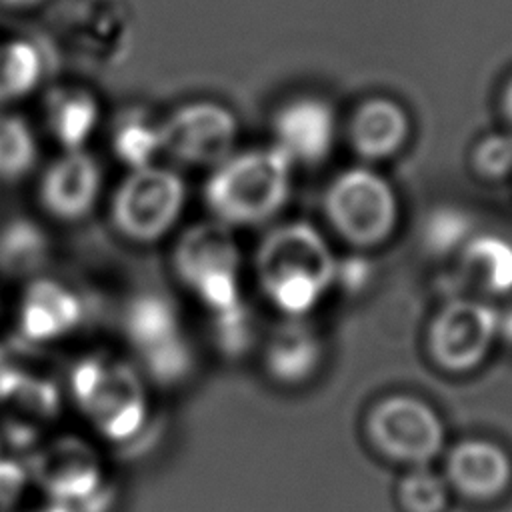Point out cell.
<instances>
[{"mask_svg": "<svg viewBox=\"0 0 512 512\" xmlns=\"http://www.w3.org/2000/svg\"><path fill=\"white\" fill-rule=\"evenodd\" d=\"M66 392L90 430L106 442H130L148 422V382L126 356L102 350L80 356L68 370Z\"/></svg>", "mask_w": 512, "mask_h": 512, "instance_id": "cell-1", "label": "cell"}, {"mask_svg": "<svg viewBox=\"0 0 512 512\" xmlns=\"http://www.w3.org/2000/svg\"><path fill=\"white\" fill-rule=\"evenodd\" d=\"M338 264L324 236L308 222H288L264 236L256 252V276L268 300L302 318L336 280Z\"/></svg>", "mask_w": 512, "mask_h": 512, "instance_id": "cell-2", "label": "cell"}, {"mask_svg": "<svg viewBox=\"0 0 512 512\" xmlns=\"http://www.w3.org/2000/svg\"><path fill=\"white\" fill-rule=\"evenodd\" d=\"M290 172L292 162L274 144L232 152L208 176L206 206L230 228L266 222L288 200Z\"/></svg>", "mask_w": 512, "mask_h": 512, "instance_id": "cell-3", "label": "cell"}, {"mask_svg": "<svg viewBox=\"0 0 512 512\" xmlns=\"http://www.w3.org/2000/svg\"><path fill=\"white\" fill-rule=\"evenodd\" d=\"M172 270L216 318L240 310V250L230 226L212 218L186 228L172 248Z\"/></svg>", "mask_w": 512, "mask_h": 512, "instance_id": "cell-4", "label": "cell"}, {"mask_svg": "<svg viewBox=\"0 0 512 512\" xmlns=\"http://www.w3.org/2000/svg\"><path fill=\"white\" fill-rule=\"evenodd\" d=\"M186 182L170 166L128 170L110 196L114 232L132 244H154L168 236L186 206Z\"/></svg>", "mask_w": 512, "mask_h": 512, "instance_id": "cell-5", "label": "cell"}, {"mask_svg": "<svg viewBox=\"0 0 512 512\" xmlns=\"http://www.w3.org/2000/svg\"><path fill=\"white\" fill-rule=\"evenodd\" d=\"M124 344L140 374L154 382H176L190 366V348L176 306L158 292L132 296L120 316Z\"/></svg>", "mask_w": 512, "mask_h": 512, "instance_id": "cell-6", "label": "cell"}, {"mask_svg": "<svg viewBox=\"0 0 512 512\" xmlns=\"http://www.w3.org/2000/svg\"><path fill=\"white\" fill-rule=\"evenodd\" d=\"M324 212L332 228L350 244L372 248L390 238L398 222V198L376 170L352 166L326 188Z\"/></svg>", "mask_w": 512, "mask_h": 512, "instance_id": "cell-7", "label": "cell"}, {"mask_svg": "<svg viewBox=\"0 0 512 512\" xmlns=\"http://www.w3.org/2000/svg\"><path fill=\"white\" fill-rule=\"evenodd\" d=\"M26 464L32 486L46 500L66 504L76 512L92 504L106 484L102 454L80 434L44 436L26 454Z\"/></svg>", "mask_w": 512, "mask_h": 512, "instance_id": "cell-8", "label": "cell"}, {"mask_svg": "<svg viewBox=\"0 0 512 512\" xmlns=\"http://www.w3.org/2000/svg\"><path fill=\"white\" fill-rule=\"evenodd\" d=\"M238 122L214 100L186 102L162 118V156L188 166H218L236 146Z\"/></svg>", "mask_w": 512, "mask_h": 512, "instance_id": "cell-9", "label": "cell"}, {"mask_svg": "<svg viewBox=\"0 0 512 512\" xmlns=\"http://www.w3.org/2000/svg\"><path fill=\"white\" fill-rule=\"evenodd\" d=\"M370 442L388 458L426 466L444 444V426L438 414L412 396H390L378 402L366 420Z\"/></svg>", "mask_w": 512, "mask_h": 512, "instance_id": "cell-10", "label": "cell"}, {"mask_svg": "<svg viewBox=\"0 0 512 512\" xmlns=\"http://www.w3.org/2000/svg\"><path fill=\"white\" fill-rule=\"evenodd\" d=\"M498 336V310L476 298L446 302L428 328V352L448 372H468L490 352Z\"/></svg>", "mask_w": 512, "mask_h": 512, "instance_id": "cell-11", "label": "cell"}, {"mask_svg": "<svg viewBox=\"0 0 512 512\" xmlns=\"http://www.w3.org/2000/svg\"><path fill=\"white\" fill-rule=\"evenodd\" d=\"M60 408L62 394L48 376L30 368L0 366V434L6 438V450L30 452Z\"/></svg>", "mask_w": 512, "mask_h": 512, "instance_id": "cell-12", "label": "cell"}, {"mask_svg": "<svg viewBox=\"0 0 512 512\" xmlns=\"http://www.w3.org/2000/svg\"><path fill=\"white\" fill-rule=\"evenodd\" d=\"M104 188L102 166L94 154L62 150L40 172L36 202L40 210L62 224L84 220L98 204Z\"/></svg>", "mask_w": 512, "mask_h": 512, "instance_id": "cell-13", "label": "cell"}, {"mask_svg": "<svg viewBox=\"0 0 512 512\" xmlns=\"http://www.w3.org/2000/svg\"><path fill=\"white\" fill-rule=\"evenodd\" d=\"M82 296L60 278L34 276L18 294L14 324L28 344H52L70 338L84 322Z\"/></svg>", "mask_w": 512, "mask_h": 512, "instance_id": "cell-14", "label": "cell"}, {"mask_svg": "<svg viewBox=\"0 0 512 512\" xmlns=\"http://www.w3.org/2000/svg\"><path fill=\"white\" fill-rule=\"evenodd\" d=\"M274 146L296 164L324 162L336 140V112L316 96H298L284 102L272 120Z\"/></svg>", "mask_w": 512, "mask_h": 512, "instance_id": "cell-15", "label": "cell"}, {"mask_svg": "<svg viewBox=\"0 0 512 512\" xmlns=\"http://www.w3.org/2000/svg\"><path fill=\"white\" fill-rule=\"evenodd\" d=\"M446 478L466 498L492 500L510 486L512 462L498 444L484 438H468L450 450Z\"/></svg>", "mask_w": 512, "mask_h": 512, "instance_id": "cell-16", "label": "cell"}, {"mask_svg": "<svg viewBox=\"0 0 512 512\" xmlns=\"http://www.w3.org/2000/svg\"><path fill=\"white\" fill-rule=\"evenodd\" d=\"M102 106L98 96L82 84L48 88L42 100V124L60 150H82L98 130Z\"/></svg>", "mask_w": 512, "mask_h": 512, "instance_id": "cell-17", "label": "cell"}, {"mask_svg": "<svg viewBox=\"0 0 512 512\" xmlns=\"http://www.w3.org/2000/svg\"><path fill=\"white\" fill-rule=\"evenodd\" d=\"M410 136V116L388 96H370L358 104L350 118L348 138L364 160L394 156Z\"/></svg>", "mask_w": 512, "mask_h": 512, "instance_id": "cell-18", "label": "cell"}, {"mask_svg": "<svg viewBox=\"0 0 512 512\" xmlns=\"http://www.w3.org/2000/svg\"><path fill=\"white\" fill-rule=\"evenodd\" d=\"M108 146L128 170L156 164L162 156V118L146 106L118 110L108 126Z\"/></svg>", "mask_w": 512, "mask_h": 512, "instance_id": "cell-19", "label": "cell"}, {"mask_svg": "<svg viewBox=\"0 0 512 512\" xmlns=\"http://www.w3.org/2000/svg\"><path fill=\"white\" fill-rule=\"evenodd\" d=\"M46 76L42 48L28 38L0 40V110L30 96Z\"/></svg>", "mask_w": 512, "mask_h": 512, "instance_id": "cell-20", "label": "cell"}, {"mask_svg": "<svg viewBox=\"0 0 512 512\" xmlns=\"http://www.w3.org/2000/svg\"><path fill=\"white\" fill-rule=\"evenodd\" d=\"M462 272L490 294L512 292V242L494 234L470 238L462 252Z\"/></svg>", "mask_w": 512, "mask_h": 512, "instance_id": "cell-21", "label": "cell"}, {"mask_svg": "<svg viewBox=\"0 0 512 512\" xmlns=\"http://www.w3.org/2000/svg\"><path fill=\"white\" fill-rule=\"evenodd\" d=\"M318 358V340L300 324H288L278 330L266 350L268 370L284 382L306 378L318 364Z\"/></svg>", "mask_w": 512, "mask_h": 512, "instance_id": "cell-22", "label": "cell"}, {"mask_svg": "<svg viewBox=\"0 0 512 512\" xmlns=\"http://www.w3.org/2000/svg\"><path fill=\"white\" fill-rule=\"evenodd\" d=\"M38 164V140L30 124L0 110V182H20Z\"/></svg>", "mask_w": 512, "mask_h": 512, "instance_id": "cell-23", "label": "cell"}, {"mask_svg": "<svg viewBox=\"0 0 512 512\" xmlns=\"http://www.w3.org/2000/svg\"><path fill=\"white\" fill-rule=\"evenodd\" d=\"M398 500L406 512H442L448 502V484L426 466H416L402 478Z\"/></svg>", "mask_w": 512, "mask_h": 512, "instance_id": "cell-24", "label": "cell"}, {"mask_svg": "<svg viewBox=\"0 0 512 512\" xmlns=\"http://www.w3.org/2000/svg\"><path fill=\"white\" fill-rule=\"evenodd\" d=\"M472 168L486 180H502L512 172V132L482 136L472 148Z\"/></svg>", "mask_w": 512, "mask_h": 512, "instance_id": "cell-25", "label": "cell"}, {"mask_svg": "<svg viewBox=\"0 0 512 512\" xmlns=\"http://www.w3.org/2000/svg\"><path fill=\"white\" fill-rule=\"evenodd\" d=\"M32 486L26 458L0 446V510H12Z\"/></svg>", "mask_w": 512, "mask_h": 512, "instance_id": "cell-26", "label": "cell"}, {"mask_svg": "<svg viewBox=\"0 0 512 512\" xmlns=\"http://www.w3.org/2000/svg\"><path fill=\"white\" fill-rule=\"evenodd\" d=\"M468 218L456 208H440L428 216L424 234L426 242L436 250H450L466 240Z\"/></svg>", "mask_w": 512, "mask_h": 512, "instance_id": "cell-27", "label": "cell"}, {"mask_svg": "<svg viewBox=\"0 0 512 512\" xmlns=\"http://www.w3.org/2000/svg\"><path fill=\"white\" fill-rule=\"evenodd\" d=\"M500 106H502L504 120H506V124H508V132H512V78L506 82V86H504V90H502Z\"/></svg>", "mask_w": 512, "mask_h": 512, "instance_id": "cell-28", "label": "cell"}, {"mask_svg": "<svg viewBox=\"0 0 512 512\" xmlns=\"http://www.w3.org/2000/svg\"><path fill=\"white\" fill-rule=\"evenodd\" d=\"M44 2L46 0H0V6L8 10H32Z\"/></svg>", "mask_w": 512, "mask_h": 512, "instance_id": "cell-29", "label": "cell"}, {"mask_svg": "<svg viewBox=\"0 0 512 512\" xmlns=\"http://www.w3.org/2000/svg\"><path fill=\"white\" fill-rule=\"evenodd\" d=\"M30 512H76V510H74V508H70V506H66V504L46 500L44 504L36 506V508H34V510H30Z\"/></svg>", "mask_w": 512, "mask_h": 512, "instance_id": "cell-30", "label": "cell"}, {"mask_svg": "<svg viewBox=\"0 0 512 512\" xmlns=\"http://www.w3.org/2000/svg\"><path fill=\"white\" fill-rule=\"evenodd\" d=\"M4 318H6V302H4V296H2V292H0V326H2Z\"/></svg>", "mask_w": 512, "mask_h": 512, "instance_id": "cell-31", "label": "cell"}]
</instances>
